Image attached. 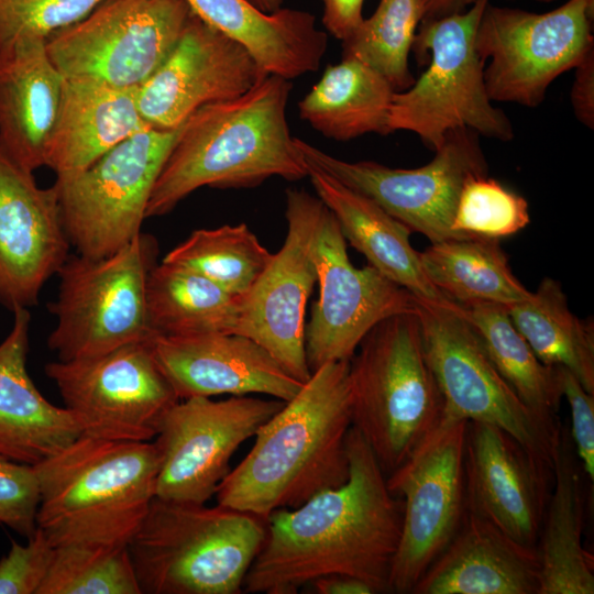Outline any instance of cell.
<instances>
[{
	"instance_id": "1",
	"label": "cell",
	"mask_w": 594,
	"mask_h": 594,
	"mask_svg": "<svg viewBox=\"0 0 594 594\" xmlns=\"http://www.w3.org/2000/svg\"><path fill=\"white\" fill-rule=\"evenodd\" d=\"M349 476L301 505L268 515L266 535L243 583L244 593L296 594L331 574L389 592L404 517L374 452L351 427Z\"/></svg>"
},
{
	"instance_id": "2",
	"label": "cell",
	"mask_w": 594,
	"mask_h": 594,
	"mask_svg": "<svg viewBox=\"0 0 594 594\" xmlns=\"http://www.w3.org/2000/svg\"><path fill=\"white\" fill-rule=\"evenodd\" d=\"M351 427L349 361L326 363L257 430L251 450L219 484L218 504L266 519L342 485Z\"/></svg>"
},
{
	"instance_id": "3",
	"label": "cell",
	"mask_w": 594,
	"mask_h": 594,
	"mask_svg": "<svg viewBox=\"0 0 594 594\" xmlns=\"http://www.w3.org/2000/svg\"><path fill=\"white\" fill-rule=\"evenodd\" d=\"M292 88V80L267 74L245 94L196 110L156 179L145 218L170 212L204 186L243 188L273 176L307 177L286 118Z\"/></svg>"
},
{
	"instance_id": "4",
	"label": "cell",
	"mask_w": 594,
	"mask_h": 594,
	"mask_svg": "<svg viewBox=\"0 0 594 594\" xmlns=\"http://www.w3.org/2000/svg\"><path fill=\"white\" fill-rule=\"evenodd\" d=\"M33 466L36 527L53 546L129 544L156 496L160 455L153 441L79 436Z\"/></svg>"
},
{
	"instance_id": "5",
	"label": "cell",
	"mask_w": 594,
	"mask_h": 594,
	"mask_svg": "<svg viewBox=\"0 0 594 594\" xmlns=\"http://www.w3.org/2000/svg\"><path fill=\"white\" fill-rule=\"evenodd\" d=\"M265 535L251 513L155 496L129 550L142 593L239 594Z\"/></svg>"
},
{
	"instance_id": "6",
	"label": "cell",
	"mask_w": 594,
	"mask_h": 594,
	"mask_svg": "<svg viewBox=\"0 0 594 594\" xmlns=\"http://www.w3.org/2000/svg\"><path fill=\"white\" fill-rule=\"evenodd\" d=\"M349 387L352 427L388 475L442 418L416 311L391 316L367 332L349 360Z\"/></svg>"
},
{
	"instance_id": "7",
	"label": "cell",
	"mask_w": 594,
	"mask_h": 594,
	"mask_svg": "<svg viewBox=\"0 0 594 594\" xmlns=\"http://www.w3.org/2000/svg\"><path fill=\"white\" fill-rule=\"evenodd\" d=\"M490 0L466 10L421 21L413 51L429 65L406 90L394 92L388 125L417 134L436 151L446 134L468 128L479 135L510 141L508 117L494 107L484 82V62L475 48V35Z\"/></svg>"
},
{
	"instance_id": "8",
	"label": "cell",
	"mask_w": 594,
	"mask_h": 594,
	"mask_svg": "<svg viewBox=\"0 0 594 594\" xmlns=\"http://www.w3.org/2000/svg\"><path fill=\"white\" fill-rule=\"evenodd\" d=\"M157 255L156 239L142 232L103 257L69 254L57 272V296L47 304L56 318L47 346L58 360L95 356L154 337L146 283Z\"/></svg>"
},
{
	"instance_id": "9",
	"label": "cell",
	"mask_w": 594,
	"mask_h": 594,
	"mask_svg": "<svg viewBox=\"0 0 594 594\" xmlns=\"http://www.w3.org/2000/svg\"><path fill=\"white\" fill-rule=\"evenodd\" d=\"M415 299L426 360L443 400L442 419L497 426L552 469L559 425L542 420L521 402L455 302Z\"/></svg>"
},
{
	"instance_id": "10",
	"label": "cell",
	"mask_w": 594,
	"mask_h": 594,
	"mask_svg": "<svg viewBox=\"0 0 594 594\" xmlns=\"http://www.w3.org/2000/svg\"><path fill=\"white\" fill-rule=\"evenodd\" d=\"M183 124L173 130L145 129L85 170L56 177L53 185L64 227L78 254L110 255L141 232L153 187Z\"/></svg>"
},
{
	"instance_id": "11",
	"label": "cell",
	"mask_w": 594,
	"mask_h": 594,
	"mask_svg": "<svg viewBox=\"0 0 594 594\" xmlns=\"http://www.w3.org/2000/svg\"><path fill=\"white\" fill-rule=\"evenodd\" d=\"M594 0L535 13L487 3L475 35L491 100L539 106L548 87L594 48Z\"/></svg>"
},
{
	"instance_id": "12",
	"label": "cell",
	"mask_w": 594,
	"mask_h": 594,
	"mask_svg": "<svg viewBox=\"0 0 594 594\" xmlns=\"http://www.w3.org/2000/svg\"><path fill=\"white\" fill-rule=\"evenodd\" d=\"M191 14L185 0H103L46 38L65 78L139 88L164 62Z\"/></svg>"
},
{
	"instance_id": "13",
	"label": "cell",
	"mask_w": 594,
	"mask_h": 594,
	"mask_svg": "<svg viewBox=\"0 0 594 594\" xmlns=\"http://www.w3.org/2000/svg\"><path fill=\"white\" fill-rule=\"evenodd\" d=\"M306 164L369 197L410 231L431 243L468 238L453 231L452 222L461 188L471 175H487L479 134L454 129L426 165L392 168L372 161L348 162L296 138Z\"/></svg>"
},
{
	"instance_id": "14",
	"label": "cell",
	"mask_w": 594,
	"mask_h": 594,
	"mask_svg": "<svg viewBox=\"0 0 594 594\" xmlns=\"http://www.w3.org/2000/svg\"><path fill=\"white\" fill-rule=\"evenodd\" d=\"M81 435L116 441H152L177 397L150 341L45 365Z\"/></svg>"
},
{
	"instance_id": "15",
	"label": "cell",
	"mask_w": 594,
	"mask_h": 594,
	"mask_svg": "<svg viewBox=\"0 0 594 594\" xmlns=\"http://www.w3.org/2000/svg\"><path fill=\"white\" fill-rule=\"evenodd\" d=\"M468 421L440 420L393 472L389 491L402 498L404 517L389 592L411 593L452 540L466 512L464 455Z\"/></svg>"
},
{
	"instance_id": "16",
	"label": "cell",
	"mask_w": 594,
	"mask_h": 594,
	"mask_svg": "<svg viewBox=\"0 0 594 594\" xmlns=\"http://www.w3.org/2000/svg\"><path fill=\"white\" fill-rule=\"evenodd\" d=\"M284 403L252 395L178 400L153 441L160 455L156 497L206 504L231 471L234 452Z\"/></svg>"
},
{
	"instance_id": "17",
	"label": "cell",
	"mask_w": 594,
	"mask_h": 594,
	"mask_svg": "<svg viewBox=\"0 0 594 594\" xmlns=\"http://www.w3.org/2000/svg\"><path fill=\"white\" fill-rule=\"evenodd\" d=\"M324 204L296 188L286 190L287 233L251 289L241 297L234 333L263 346L294 378L307 382L306 306L317 283L314 245Z\"/></svg>"
},
{
	"instance_id": "18",
	"label": "cell",
	"mask_w": 594,
	"mask_h": 594,
	"mask_svg": "<svg viewBox=\"0 0 594 594\" xmlns=\"http://www.w3.org/2000/svg\"><path fill=\"white\" fill-rule=\"evenodd\" d=\"M319 296L305 328L310 372L349 361L367 332L382 320L416 311L415 296L370 264L356 268L332 212L324 205L314 245Z\"/></svg>"
},
{
	"instance_id": "19",
	"label": "cell",
	"mask_w": 594,
	"mask_h": 594,
	"mask_svg": "<svg viewBox=\"0 0 594 594\" xmlns=\"http://www.w3.org/2000/svg\"><path fill=\"white\" fill-rule=\"evenodd\" d=\"M266 73L240 42L191 12L172 52L138 88L151 128H179L199 108L237 98Z\"/></svg>"
},
{
	"instance_id": "20",
	"label": "cell",
	"mask_w": 594,
	"mask_h": 594,
	"mask_svg": "<svg viewBox=\"0 0 594 594\" xmlns=\"http://www.w3.org/2000/svg\"><path fill=\"white\" fill-rule=\"evenodd\" d=\"M70 246L54 185L41 188L0 147V302L11 311L35 306Z\"/></svg>"
},
{
	"instance_id": "21",
	"label": "cell",
	"mask_w": 594,
	"mask_h": 594,
	"mask_svg": "<svg viewBox=\"0 0 594 594\" xmlns=\"http://www.w3.org/2000/svg\"><path fill=\"white\" fill-rule=\"evenodd\" d=\"M465 507L537 548L552 469L497 426L468 421Z\"/></svg>"
},
{
	"instance_id": "22",
	"label": "cell",
	"mask_w": 594,
	"mask_h": 594,
	"mask_svg": "<svg viewBox=\"0 0 594 594\" xmlns=\"http://www.w3.org/2000/svg\"><path fill=\"white\" fill-rule=\"evenodd\" d=\"M150 344L179 400L262 394L287 402L302 386L263 346L238 333L155 336Z\"/></svg>"
},
{
	"instance_id": "23",
	"label": "cell",
	"mask_w": 594,
	"mask_h": 594,
	"mask_svg": "<svg viewBox=\"0 0 594 594\" xmlns=\"http://www.w3.org/2000/svg\"><path fill=\"white\" fill-rule=\"evenodd\" d=\"M537 548L524 546L485 518L465 512L457 534L413 594H538Z\"/></svg>"
},
{
	"instance_id": "24",
	"label": "cell",
	"mask_w": 594,
	"mask_h": 594,
	"mask_svg": "<svg viewBox=\"0 0 594 594\" xmlns=\"http://www.w3.org/2000/svg\"><path fill=\"white\" fill-rule=\"evenodd\" d=\"M65 82L44 37L22 38L0 54V147L30 172L46 166Z\"/></svg>"
},
{
	"instance_id": "25",
	"label": "cell",
	"mask_w": 594,
	"mask_h": 594,
	"mask_svg": "<svg viewBox=\"0 0 594 594\" xmlns=\"http://www.w3.org/2000/svg\"><path fill=\"white\" fill-rule=\"evenodd\" d=\"M13 315L12 328L0 343V457L36 465L81 432L70 413L50 403L30 377L31 315L26 308Z\"/></svg>"
},
{
	"instance_id": "26",
	"label": "cell",
	"mask_w": 594,
	"mask_h": 594,
	"mask_svg": "<svg viewBox=\"0 0 594 594\" xmlns=\"http://www.w3.org/2000/svg\"><path fill=\"white\" fill-rule=\"evenodd\" d=\"M151 128L138 106V88L66 78L46 166L56 177L85 170L114 146Z\"/></svg>"
},
{
	"instance_id": "27",
	"label": "cell",
	"mask_w": 594,
	"mask_h": 594,
	"mask_svg": "<svg viewBox=\"0 0 594 594\" xmlns=\"http://www.w3.org/2000/svg\"><path fill=\"white\" fill-rule=\"evenodd\" d=\"M204 22L244 45L268 74L294 79L318 70L327 33L308 11L263 13L246 0H185Z\"/></svg>"
},
{
	"instance_id": "28",
	"label": "cell",
	"mask_w": 594,
	"mask_h": 594,
	"mask_svg": "<svg viewBox=\"0 0 594 594\" xmlns=\"http://www.w3.org/2000/svg\"><path fill=\"white\" fill-rule=\"evenodd\" d=\"M306 166L307 177L336 217L345 241L362 253L371 266L417 298L452 302L425 275L419 252L409 242L410 229L369 197L316 167Z\"/></svg>"
},
{
	"instance_id": "29",
	"label": "cell",
	"mask_w": 594,
	"mask_h": 594,
	"mask_svg": "<svg viewBox=\"0 0 594 594\" xmlns=\"http://www.w3.org/2000/svg\"><path fill=\"white\" fill-rule=\"evenodd\" d=\"M580 470L571 438L561 430L552 468L554 488L537 542L538 594L594 593L593 560L582 543L584 495Z\"/></svg>"
},
{
	"instance_id": "30",
	"label": "cell",
	"mask_w": 594,
	"mask_h": 594,
	"mask_svg": "<svg viewBox=\"0 0 594 594\" xmlns=\"http://www.w3.org/2000/svg\"><path fill=\"white\" fill-rule=\"evenodd\" d=\"M395 90L365 64L342 58L329 65L319 81L299 101L301 120L323 136L349 141L367 133L387 135Z\"/></svg>"
},
{
	"instance_id": "31",
	"label": "cell",
	"mask_w": 594,
	"mask_h": 594,
	"mask_svg": "<svg viewBox=\"0 0 594 594\" xmlns=\"http://www.w3.org/2000/svg\"><path fill=\"white\" fill-rule=\"evenodd\" d=\"M419 257L429 282L458 305L508 307L531 295L513 274L496 239L468 237L433 242L419 252Z\"/></svg>"
},
{
	"instance_id": "32",
	"label": "cell",
	"mask_w": 594,
	"mask_h": 594,
	"mask_svg": "<svg viewBox=\"0 0 594 594\" xmlns=\"http://www.w3.org/2000/svg\"><path fill=\"white\" fill-rule=\"evenodd\" d=\"M241 297L187 267L162 261L146 283L153 336L234 333Z\"/></svg>"
},
{
	"instance_id": "33",
	"label": "cell",
	"mask_w": 594,
	"mask_h": 594,
	"mask_svg": "<svg viewBox=\"0 0 594 594\" xmlns=\"http://www.w3.org/2000/svg\"><path fill=\"white\" fill-rule=\"evenodd\" d=\"M516 329L546 365L568 369L594 394V327L578 318L556 279L546 277L530 297L506 307Z\"/></svg>"
},
{
	"instance_id": "34",
	"label": "cell",
	"mask_w": 594,
	"mask_h": 594,
	"mask_svg": "<svg viewBox=\"0 0 594 594\" xmlns=\"http://www.w3.org/2000/svg\"><path fill=\"white\" fill-rule=\"evenodd\" d=\"M494 366L521 399L542 420L557 425L562 392L557 366L543 364L516 329L506 307L474 302L458 305Z\"/></svg>"
},
{
	"instance_id": "35",
	"label": "cell",
	"mask_w": 594,
	"mask_h": 594,
	"mask_svg": "<svg viewBox=\"0 0 594 594\" xmlns=\"http://www.w3.org/2000/svg\"><path fill=\"white\" fill-rule=\"evenodd\" d=\"M273 257L245 223L197 229L162 260L193 270L242 297Z\"/></svg>"
},
{
	"instance_id": "36",
	"label": "cell",
	"mask_w": 594,
	"mask_h": 594,
	"mask_svg": "<svg viewBox=\"0 0 594 594\" xmlns=\"http://www.w3.org/2000/svg\"><path fill=\"white\" fill-rule=\"evenodd\" d=\"M421 20L420 0H380L373 14L342 41V58L371 67L396 92L406 90L415 81L408 57Z\"/></svg>"
},
{
	"instance_id": "37",
	"label": "cell",
	"mask_w": 594,
	"mask_h": 594,
	"mask_svg": "<svg viewBox=\"0 0 594 594\" xmlns=\"http://www.w3.org/2000/svg\"><path fill=\"white\" fill-rule=\"evenodd\" d=\"M37 594H142L129 544L54 546Z\"/></svg>"
},
{
	"instance_id": "38",
	"label": "cell",
	"mask_w": 594,
	"mask_h": 594,
	"mask_svg": "<svg viewBox=\"0 0 594 594\" xmlns=\"http://www.w3.org/2000/svg\"><path fill=\"white\" fill-rule=\"evenodd\" d=\"M530 221L527 200L487 175L469 176L459 195L452 229L486 239L512 235Z\"/></svg>"
},
{
	"instance_id": "39",
	"label": "cell",
	"mask_w": 594,
	"mask_h": 594,
	"mask_svg": "<svg viewBox=\"0 0 594 594\" xmlns=\"http://www.w3.org/2000/svg\"><path fill=\"white\" fill-rule=\"evenodd\" d=\"M103 0H0V54L25 37L47 38Z\"/></svg>"
},
{
	"instance_id": "40",
	"label": "cell",
	"mask_w": 594,
	"mask_h": 594,
	"mask_svg": "<svg viewBox=\"0 0 594 594\" xmlns=\"http://www.w3.org/2000/svg\"><path fill=\"white\" fill-rule=\"evenodd\" d=\"M38 503L34 466L0 457V524L31 537L36 530Z\"/></svg>"
},
{
	"instance_id": "41",
	"label": "cell",
	"mask_w": 594,
	"mask_h": 594,
	"mask_svg": "<svg viewBox=\"0 0 594 594\" xmlns=\"http://www.w3.org/2000/svg\"><path fill=\"white\" fill-rule=\"evenodd\" d=\"M54 546L36 527L26 544L12 541L0 560V594H37L47 574Z\"/></svg>"
},
{
	"instance_id": "42",
	"label": "cell",
	"mask_w": 594,
	"mask_h": 594,
	"mask_svg": "<svg viewBox=\"0 0 594 594\" xmlns=\"http://www.w3.org/2000/svg\"><path fill=\"white\" fill-rule=\"evenodd\" d=\"M562 397L571 414V440L574 453L588 480H594V394L582 386L572 372L557 366Z\"/></svg>"
},
{
	"instance_id": "43",
	"label": "cell",
	"mask_w": 594,
	"mask_h": 594,
	"mask_svg": "<svg viewBox=\"0 0 594 594\" xmlns=\"http://www.w3.org/2000/svg\"><path fill=\"white\" fill-rule=\"evenodd\" d=\"M571 88V105L576 119L594 128V48L576 65Z\"/></svg>"
},
{
	"instance_id": "44",
	"label": "cell",
	"mask_w": 594,
	"mask_h": 594,
	"mask_svg": "<svg viewBox=\"0 0 594 594\" xmlns=\"http://www.w3.org/2000/svg\"><path fill=\"white\" fill-rule=\"evenodd\" d=\"M322 24L341 42L363 21L364 0H321Z\"/></svg>"
},
{
	"instance_id": "45",
	"label": "cell",
	"mask_w": 594,
	"mask_h": 594,
	"mask_svg": "<svg viewBox=\"0 0 594 594\" xmlns=\"http://www.w3.org/2000/svg\"><path fill=\"white\" fill-rule=\"evenodd\" d=\"M307 586L316 594H375L373 587L364 581L341 574L318 578Z\"/></svg>"
},
{
	"instance_id": "46",
	"label": "cell",
	"mask_w": 594,
	"mask_h": 594,
	"mask_svg": "<svg viewBox=\"0 0 594 594\" xmlns=\"http://www.w3.org/2000/svg\"><path fill=\"white\" fill-rule=\"evenodd\" d=\"M477 1L479 0H420L422 9L421 21L462 12Z\"/></svg>"
},
{
	"instance_id": "47",
	"label": "cell",
	"mask_w": 594,
	"mask_h": 594,
	"mask_svg": "<svg viewBox=\"0 0 594 594\" xmlns=\"http://www.w3.org/2000/svg\"><path fill=\"white\" fill-rule=\"evenodd\" d=\"M263 13H274L282 9L283 0H246Z\"/></svg>"
},
{
	"instance_id": "48",
	"label": "cell",
	"mask_w": 594,
	"mask_h": 594,
	"mask_svg": "<svg viewBox=\"0 0 594 594\" xmlns=\"http://www.w3.org/2000/svg\"><path fill=\"white\" fill-rule=\"evenodd\" d=\"M536 1H540V2H551V1H556V0H536Z\"/></svg>"
}]
</instances>
